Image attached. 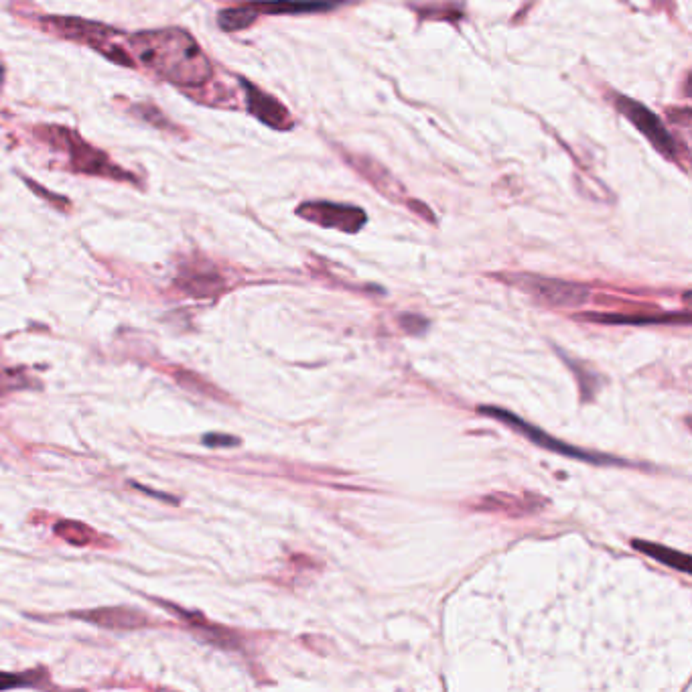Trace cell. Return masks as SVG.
Instances as JSON below:
<instances>
[{"label":"cell","mask_w":692,"mask_h":692,"mask_svg":"<svg viewBox=\"0 0 692 692\" xmlns=\"http://www.w3.org/2000/svg\"><path fill=\"white\" fill-rule=\"evenodd\" d=\"M339 5V0H276V3H256L252 5L258 13L266 15H299L329 11Z\"/></svg>","instance_id":"8fae6325"},{"label":"cell","mask_w":692,"mask_h":692,"mask_svg":"<svg viewBox=\"0 0 692 692\" xmlns=\"http://www.w3.org/2000/svg\"><path fill=\"white\" fill-rule=\"evenodd\" d=\"M45 136L49 138V143H53L55 147L63 149L69 155V161H72V167L76 171L88 173V175H102V177H116V179H132L126 171L118 169L116 165L110 163V159L90 147L86 141L69 128L63 126H45Z\"/></svg>","instance_id":"3957f363"},{"label":"cell","mask_w":692,"mask_h":692,"mask_svg":"<svg viewBox=\"0 0 692 692\" xmlns=\"http://www.w3.org/2000/svg\"><path fill=\"white\" fill-rule=\"evenodd\" d=\"M297 214L317 226L335 228L339 232H348V234L360 232L368 222L366 214L360 210V207L327 203V201L303 203L297 210Z\"/></svg>","instance_id":"277c9868"},{"label":"cell","mask_w":692,"mask_h":692,"mask_svg":"<svg viewBox=\"0 0 692 692\" xmlns=\"http://www.w3.org/2000/svg\"><path fill=\"white\" fill-rule=\"evenodd\" d=\"M51 23L65 37L82 39V41H86V43H90L94 47H100L106 39H110L114 35L104 25H96V23H88V21H80V19H53Z\"/></svg>","instance_id":"30bf717a"},{"label":"cell","mask_w":692,"mask_h":692,"mask_svg":"<svg viewBox=\"0 0 692 692\" xmlns=\"http://www.w3.org/2000/svg\"><path fill=\"white\" fill-rule=\"evenodd\" d=\"M177 287L191 297L205 299V297L218 295L224 289V281L216 270H203V268L191 266L179 272Z\"/></svg>","instance_id":"9c48e42d"},{"label":"cell","mask_w":692,"mask_h":692,"mask_svg":"<svg viewBox=\"0 0 692 692\" xmlns=\"http://www.w3.org/2000/svg\"><path fill=\"white\" fill-rule=\"evenodd\" d=\"M581 319L595 321V323H607V325H654V323H688V313L682 315L666 313V315H603V313H583Z\"/></svg>","instance_id":"7c38bea8"},{"label":"cell","mask_w":692,"mask_h":692,"mask_svg":"<svg viewBox=\"0 0 692 692\" xmlns=\"http://www.w3.org/2000/svg\"><path fill=\"white\" fill-rule=\"evenodd\" d=\"M242 88L246 92L248 110L258 120H262L264 124H268L270 128H276V130H287V128L293 126L289 110L279 100H274L272 96L264 94L262 90H258L256 86H252L246 80H242Z\"/></svg>","instance_id":"52a82bcc"},{"label":"cell","mask_w":692,"mask_h":692,"mask_svg":"<svg viewBox=\"0 0 692 692\" xmlns=\"http://www.w3.org/2000/svg\"><path fill=\"white\" fill-rule=\"evenodd\" d=\"M615 106L648 138V141L654 145V149H658L668 159H676V141L664 128V124L654 116V112H650L646 106L626 96H617Z\"/></svg>","instance_id":"8992f818"},{"label":"cell","mask_w":692,"mask_h":692,"mask_svg":"<svg viewBox=\"0 0 692 692\" xmlns=\"http://www.w3.org/2000/svg\"><path fill=\"white\" fill-rule=\"evenodd\" d=\"M479 414H483V417H490V419H496L508 427H512L516 433H520L522 437H526L530 443L546 449V451H552V453H559V455H565V457H571V459H581V461H587V463H595V465H630L626 463L624 459H615V457H609V455H599V453H589V451H583L579 447H573V445H567L555 437H550L548 433L528 425L526 421H522L518 414L510 412V410H504V408H496V406H479L477 408Z\"/></svg>","instance_id":"7a4b0ae2"},{"label":"cell","mask_w":692,"mask_h":692,"mask_svg":"<svg viewBox=\"0 0 692 692\" xmlns=\"http://www.w3.org/2000/svg\"><path fill=\"white\" fill-rule=\"evenodd\" d=\"M238 443H240V439L230 437V435H220V433H210V435L203 437V445L214 447V449H218V447H234Z\"/></svg>","instance_id":"d6986e66"},{"label":"cell","mask_w":692,"mask_h":692,"mask_svg":"<svg viewBox=\"0 0 692 692\" xmlns=\"http://www.w3.org/2000/svg\"><path fill=\"white\" fill-rule=\"evenodd\" d=\"M130 45L138 59L175 86H201L212 78L210 61L187 31H145L134 35Z\"/></svg>","instance_id":"6da1fadb"},{"label":"cell","mask_w":692,"mask_h":692,"mask_svg":"<svg viewBox=\"0 0 692 692\" xmlns=\"http://www.w3.org/2000/svg\"><path fill=\"white\" fill-rule=\"evenodd\" d=\"M512 283H516L520 289H524L538 301L546 305H555V307H577L589 297V291L581 285L565 283L557 279H542V276L520 274V276H514Z\"/></svg>","instance_id":"5b68a950"},{"label":"cell","mask_w":692,"mask_h":692,"mask_svg":"<svg viewBox=\"0 0 692 692\" xmlns=\"http://www.w3.org/2000/svg\"><path fill=\"white\" fill-rule=\"evenodd\" d=\"M0 80H3V67H0Z\"/></svg>","instance_id":"44dd1931"},{"label":"cell","mask_w":692,"mask_h":692,"mask_svg":"<svg viewBox=\"0 0 692 692\" xmlns=\"http://www.w3.org/2000/svg\"><path fill=\"white\" fill-rule=\"evenodd\" d=\"M45 678L43 670H29V672H0V690H9V688H29V686H37L41 680Z\"/></svg>","instance_id":"2e32d148"},{"label":"cell","mask_w":692,"mask_h":692,"mask_svg":"<svg viewBox=\"0 0 692 692\" xmlns=\"http://www.w3.org/2000/svg\"><path fill=\"white\" fill-rule=\"evenodd\" d=\"M132 486H134L136 490H141V492L149 494V496H157V500H165V502H173V504H177V500H171V496H167V494H159V492H153V490H149V488H143V486H138V483H132Z\"/></svg>","instance_id":"ffe728a7"},{"label":"cell","mask_w":692,"mask_h":692,"mask_svg":"<svg viewBox=\"0 0 692 692\" xmlns=\"http://www.w3.org/2000/svg\"><path fill=\"white\" fill-rule=\"evenodd\" d=\"M258 17V11L250 5V7H238V9H226L220 13L218 23L226 33H234V31H242L246 27H250Z\"/></svg>","instance_id":"5bb4252c"},{"label":"cell","mask_w":692,"mask_h":692,"mask_svg":"<svg viewBox=\"0 0 692 692\" xmlns=\"http://www.w3.org/2000/svg\"><path fill=\"white\" fill-rule=\"evenodd\" d=\"M55 534H59L63 540H67L69 544L74 546H86L94 540V532L92 528H88L82 522H74V520H61L55 524Z\"/></svg>","instance_id":"9a60e30c"},{"label":"cell","mask_w":692,"mask_h":692,"mask_svg":"<svg viewBox=\"0 0 692 692\" xmlns=\"http://www.w3.org/2000/svg\"><path fill=\"white\" fill-rule=\"evenodd\" d=\"M74 617L90 621L106 630H136L149 624V617L138 613L136 609L128 607H104V609H92L86 613H74Z\"/></svg>","instance_id":"ba28073f"},{"label":"cell","mask_w":692,"mask_h":692,"mask_svg":"<svg viewBox=\"0 0 692 692\" xmlns=\"http://www.w3.org/2000/svg\"><path fill=\"white\" fill-rule=\"evenodd\" d=\"M632 546L638 550V552H644V555H648L650 559L670 567V569H676L684 575L690 573V557L684 555V552H678V550H672L668 546H662V544H654V542H648V540H634Z\"/></svg>","instance_id":"4fadbf2b"},{"label":"cell","mask_w":692,"mask_h":692,"mask_svg":"<svg viewBox=\"0 0 692 692\" xmlns=\"http://www.w3.org/2000/svg\"><path fill=\"white\" fill-rule=\"evenodd\" d=\"M27 378L23 376V372H15V370H5L0 374V394H7L15 388H23L27 386Z\"/></svg>","instance_id":"ac0fdd59"},{"label":"cell","mask_w":692,"mask_h":692,"mask_svg":"<svg viewBox=\"0 0 692 692\" xmlns=\"http://www.w3.org/2000/svg\"><path fill=\"white\" fill-rule=\"evenodd\" d=\"M400 325L404 331H408L410 335H421L429 329V321L421 315H412V313H404L400 315Z\"/></svg>","instance_id":"e0dca14e"}]
</instances>
